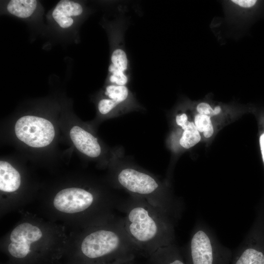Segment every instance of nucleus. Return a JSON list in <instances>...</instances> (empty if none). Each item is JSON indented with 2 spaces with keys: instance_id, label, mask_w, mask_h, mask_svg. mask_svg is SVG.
Instances as JSON below:
<instances>
[{
  "instance_id": "f257e3e1",
  "label": "nucleus",
  "mask_w": 264,
  "mask_h": 264,
  "mask_svg": "<svg viewBox=\"0 0 264 264\" xmlns=\"http://www.w3.org/2000/svg\"><path fill=\"white\" fill-rule=\"evenodd\" d=\"M125 230L146 258L158 249L175 243L176 222L144 199L132 196L120 206Z\"/></svg>"
},
{
  "instance_id": "f03ea898",
  "label": "nucleus",
  "mask_w": 264,
  "mask_h": 264,
  "mask_svg": "<svg viewBox=\"0 0 264 264\" xmlns=\"http://www.w3.org/2000/svg\"><path fill=\"white\" fill-rule=\"evenodd\" d=\"M80 251L91 263L133 261L140 255L121 218L88 233L81 242Z\"/></svg>"
},
{
  "instance_id": "7ed1b4c3",
  "label": "nucleus",
  "mask_w": 264,
  "mask_h": 264,
  "mask_svg": "<svg viewBox=\"0 0 264 264\" xmlns=\"http://www.w3.org/2000/svg\"><path fill=\"white\" fill-rule=\"evenodd\" d=\"M116 180L119 186L132 196L141 198L176 222L180 219L182 203L174 198L151 175L132 167L119 170Z\"/></svg>"
},
{
  "instance_id": "20e7f679",
  "label": "nucleus",
  "mask_w": 264,
  "mask_h": 264,
  "mask_svg": "<svg viewBox=\"0 0 264 264\" xmlns=\"http://www.w3.org/2000/svg\"><path fill=\"white\" fill-rule=\"evenodd\" d=\"M232 255L211 228L199 220L184 248V260L186 264H231Z\"/></svg>"
},
{
  "instance_id": "39448f33",
  "label": "nucleus",
  "mask_w": 264,
  "mask_h": 264,
  "mask_svg": "<svg viewBox=\"0 0 264 264\" xmlns=\"http://www.w3.org/2000/svg\"><path fill=\"white\" fill-rule=\"evenodd\" d=\"M15 132L19 139L34 148L48 146L55 136L54 128L49 121L32 115L19 118L15 125Z\"/></svg>"
},
{
  "instance_id": "423d86ee",
  "label": "nucleus",
  "mask_w": 264,
  "mask_h": 264,
  "mask_svg": "<svg viewBox=\"0 0 264 264\" xmlns=\"http://www.w3.org/2000/svg\"><path fill=\"white\" fill-rule=\"evenodd\" d=\"M97 198L93 193L85 189L71 187L58 192L53 204L59 211L66 214H75L93 209L97 205Z\"/></svg>"
},
{
  "instance_id": "0eeeda50",
  "label": "nucleus",
  "mask_w": 264,
  "mask_h": 264,
  "mask_svg": "<svg viewBox=\"0 0 264 264\" xmlns=\"http://www.w3.org/2000/svg\"><path fill=\"white\" fill-rule=\"evenodd\" d=\"M42 237V231L38 226L29 222L22 223L10 235L8 252L14 258H25L30 253L31 244L39 241Z\"/></svg>"
},
{
  "instance_id": "6e6552de",
  "label": "nucleus",
  "mask_w": 264,
  "mask_h": 264,
  "mask_svg": "<svg viewBox=\"0 0 264 264\" xmlns=\"http://www.w3.org/2000/svg\"><path fill=\"white\" fill-rule=\"evenodd\" d=\"M254 242L248 235L233 252L231 264H264V252Z\"/></svg>"
},
{
  "instance_id": "1a4fd4ad",
  "label": "nucleus",
  "mask_w": 264,
  "mask_h": 264,
  "mask_svg": "<svg viewBox=\"0 0 264 264\" xmlns=\"http://www.w3.org/2000/svg\"><path fill=\"white\" fill-rule=\"evenodd\" d=\"M70 138L75 147L85 155L95 158L101 154V147L97 139L82 128L75 126L69 132Z\"/></svg>"
},
{
  "instance_id": "9d476101",
  "label": "nucleus",
  "mask_w": 264,
  "mask_h": 264,
  "mask_svg": "<svg viewBox=\"0 0 264 264\" xmlns=\"http://www.w3.org/2000/svg\"><path fill=\"white\" fill-rule=\"evenodd\" d=\"M83 9L78 2L68 0L60 1L52 12L56 22L63 28L69 27L73 23L72 16L80 15Z\"/></svg>"
},
{
  "instance_id": "9b49d317",
  "label": "nucleus",
  "mask_w": 264,
  "mask_h": 264,
  "mask_svg": "<svg viewBox=\"0 0 264 264\" xmlns=\"http://www.w3.org/2000/svg\"><path fill=\"white\" fill-rule=\"evenodd\" d=\"M147 258L148 264H186L176 243L158 249Z\"/></svg>"
},
{
  "instance_id": "f8f14e48",
  "label": "nucleus",
  "mask_w": 264,
  "mask_h": 264,
  "mask_svg": "<svg viewBox=\"0 0 264 264\" xmlns=\"http://www.w3.org/2000/svg\"><path fill=\"white\" fill-rule=\"evenodd\" d=\"M21 183L19 172L6 161H0V190L11 193L17 190Z\"/></svg>"
},
{
  "instance_id": "ddd939ff",
  "label": "nucleus",
  "mask_w": 264,
  "mask_h": 264,
  "mask_svg": "<svg viewBox=\"0 0 264 264\" xmlns=\"http://www.w3.org/2000/svg\"><path fill=\"white\" fill-rule=\"evenodd\" d=\"M176 124L183 130L179 140L180 145L185 149H189L197 144L200 140V135L195 124L188 120L187 115L178 114L176 118Z\"/></svg>"
},
{
  "instance_id": "4468645a",
  "label": "nucleus",
  "mask_w": 264,
  "mask_h": 264,
  "mask_svg": "<svg viewBox=\"0 0 264 264\" xmlns=\"http://www.w3.org/2000/svg\"><path fill=\"white\" fill-rule=\"evenodd\" d=\"M37 5V1L35 0H12L8 2L7 10L16 17L25 18L33 13Z\"/></svg>"
},
{
  "instance_id": "2eb2a0df",
  "label": "nucleus",
  "mask_w": 264,
  "mask_h": 264,
  "mask_svg": "<svg viewBox=\"0 0 264 264\" xmlns=\"http://www.w3.org/2000/svg\"><path fill=\"white\" fill-rule=\"evenodd\" d=\"M105 94L109 99L120 104L128 97L129 92L126 86L110 85L107 87Z\"/></svg>"
},
{
  "instance_id": "dca6fc26",
  "label": "nucleus",
  "mask_w": 264,
  "mask_h": 264,
  "mask_svg": "<svg viewBox=\"0 0 264 264\" xmlns=\"http://www.w3.org/2000/svg\"><path fill=\"white\" fill-rule=\"evenodd\" d=\"M195 125L198 132H203L206 138L212 135L214 131L210 117L198 113L195 116Z\"/></svg>"
},
{
  "instance_id": "f3484780",
  "label": "nucleus",
  "mask_w": 264,
  "mask_h": 264,
  "mask_svg": "<svg viewBox=\"0 0 264 264\" xmlns=\"http://www.w3.org/2000/svg\"><path fill=\"white\" fill-rule=\"evenodd\" d=\"M110 66L120 71L125 72L128 69V59L125 52L121 48L115 49L111 56Z\"/></svg>"
},
{
  "instance_id": "a211bd4d",
  "label": "nucleus",
  "mask_w": 264,
  "mask_h": 264,
  "mask_svg": "<svg viewBox=\"0 0 264 264\" xmlns=\"http://www.w3.org/2000/svg\"><path fill=\"white\" fill-rule=\"evenodd\" d=\"M109 71L110 73V81L112 85L126 86L128 78L124 72L120 71L110 66Z\"/></svg>"
},
{
  "instance_id": "6ab92c4d",
  "label": "nucleus",
  "mask_w": 264,
  "mask_h": 264,
  "mask_svg": "<svg viewBox=\"0 0 264 264\" xmlns=\"http://www.w3.org/2000/svg\"><path fill=\"white\" fill-rule=\"evenodd\" d=\"M119 104L114 101L108 99H103L98 103V108L99 111L102 114H106L116 107Z\"/></svg>"
},
{
  "instance_id": "aec40b11",
  "label": "nucleus",
  "mask_w": 264,
  "mask_h": 264,
  "mask_svg": "<svg viewBox=\"0 0 264 264\" xmlns=\"http://www.w3.org/2000/svg\"><path fill=\"white\" fill-rule=\"evenodd\" d=\"M197 110L198 113L207 115L210 117L215 115L213 109L209 104L206 103L202 102L199 103L197 106Z\"/></svg>"
},
{
  "instance_id": "412c9836",
  "label": "nucleus",
  "mask_w": 264,
  "mask_h": 264,
  "mask_svg": "<svg viewBox=\"0 0 264 264\" xmlns=\"http://www.w3.org/2000/svg\"><path fill=\"white\" fill-rule=\"evenodd\" d=\"M255 0H233L231 2L233 4L241 8H250L253 7L257 3Z\"/></svg>"
},
{
  "instance_id": "4be33fe9",
  "label": "nucleus",
  "mask_w": 264,
  "mask_h": 264,
  "mask_svg": "<svg viewBox=\"0 0 264 264\" xmlns=\"http://www.w3.org/2000/svg\"><path fill=\"white\" fill-rule=\"evenodd\" d=\"M90 264H135L134 260L130 261H116L110 263H90Z\"/></svg>"
},
{
  "instance_id": "5701e85b",
  "label": "nucleus",
  "mask_w": 264,
  "mask_h": 264,
  "mask_svg": "<svg viewBox=\"0 0 264 264\" xmlns=\"http://www.w3.org/2000/svg\"><path fill=\"white\" fill-rule=\"evenodd\" d=\"M260 144L263 156V159L264 162V133L262 134L260 138Z\"/></svg>"
},
{
  "instance_id": "b1692460",
  "label": "nucleus",
  "mask_w": 264,
  "mask_h": 264,
  "mask_svg": "<svg viewBox=\"0 0 264 264\" xmlns=\"http://www.w3.org/2000/svg\"><path fill=\"white\" fill-rule=\"evenodd\" d=\"M215 115L219 114L221 111V108L220 106H218L215 107L213 109Z\"/></svg>"
}]
</instances>
